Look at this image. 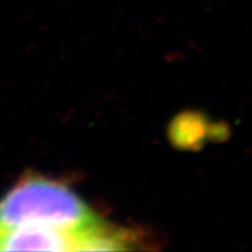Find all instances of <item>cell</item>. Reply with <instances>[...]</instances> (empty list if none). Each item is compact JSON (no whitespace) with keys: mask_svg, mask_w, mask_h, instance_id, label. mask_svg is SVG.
<instances>
[{"mask_svg":"<svg viewBox=\"0 0 252 252\" xmlns=\"http://www.w3.org/2000/svg\"><path fill=\"white\" fill-rule=\"evenodd\" d=\"M100 225L72 190L53 180L29 178L0 199V229L39 226L84 233Z\"/></svg>","mask_w":252,"mask_h":252,"instance_id":"cell-1","label":"cell"},{"mask_svg":"<svg viewBox=\"0 0 252 252\" xmlns=\"http://www.w3.org/2000/svg\"><path fill=\"white\" fill-rule=\"evenodd\" d=\"M107 229L103 224L84 233L39 226L0 229V251H93Z\"/></svg>","mask_w":252,"mask_h":252,"instance_id":"cell-2","label":"cell"}]
</instances>
